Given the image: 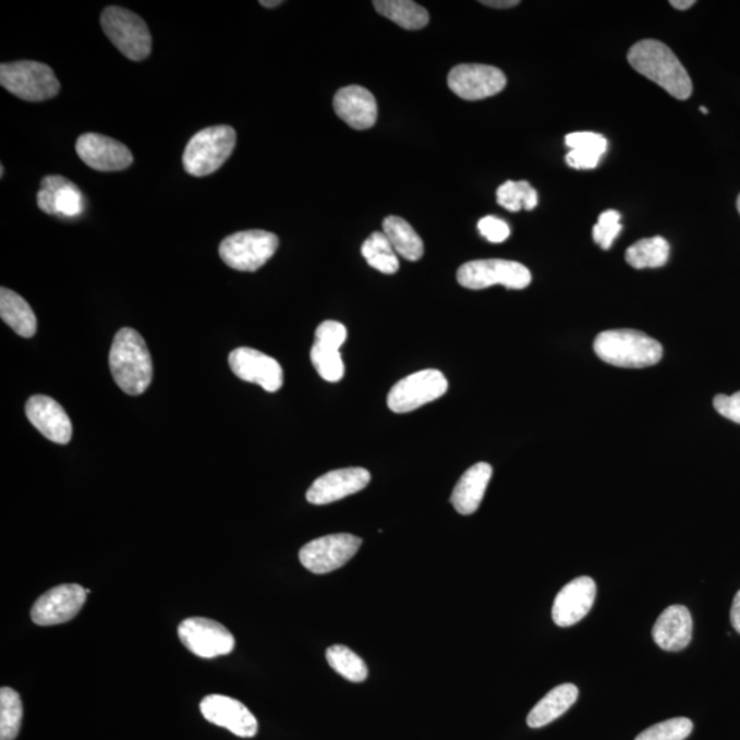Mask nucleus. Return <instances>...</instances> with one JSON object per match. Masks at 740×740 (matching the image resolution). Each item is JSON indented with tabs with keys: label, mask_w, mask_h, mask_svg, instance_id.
<instances>
[{
	"label": "nucleus",
	"mask_w": 740,
	"mask_h": 740,
	"mask_svg": "<svg viewBox=\"0 0 740 740\" xmlns=\"http://www.w3.org/2000/svg\"><path fill=\"white\" fill-rule=\"evenodd\" d=\"M628 62L642 76L652 80L679 100L691 97L692 82L679 58L663 41H638L628 51Z\"/></svg>",
	"instance_id": "1"
},
{
	"label": "nucleus",
	"mask_w": 740,
	"mask_h": 740,
	"mask_svg": "<svg viewBox=\"0 0 740 740\" xmlns=\"http://www.w3.org/2000/svg\"><path fill=\"white\" fill-rule=\"evenodd\" d=\"M116 385L128 396H141L151 385L153 361L145 339L132 328L117 332L109 354Z\"/></svg>",
	"instance_id": "2"
},
{
	"label": "nucleus",
	"mask_w": 740,
	"mask_h": 740,
	"mask_svg": "<svg viewBox=\"0 0 740 740\" xmlns=\"http://www.w3.org/2000/svg\"><path fill=\"white\" fill-rule=\"evenodd\" d=\"M595 354L601 360L619 367H647L663 359V345L646 333L633 329H614L596 337Z\"/></svg>",
	"instance_id": "3"
},
{
	"label": "nucleus",
	"mask_w": 740,
	"mask_h": 740,
	"mask_svg": "<svg viewBox=\"0 0 740 740\" xmlns=\"http://www.w3.org/2000/svg\"><path fill=\"white\" fill-rule=\"evenodd\" d=\"M236 146V132L229 125H216L202 130L191 137L183 154L185 172L204 178L217 172Z\"/></svg>",
	"instance_id": "4"
},
{
	"label": "nucleus",
	"mask_w": 740,
	"mask_h": 740,
	"mask_svg": "<svg viewBox=\"0 0 740 740\" xmlns=\"http://www.w3.org/2000/svg\"><path fill=\"white\" fill-rule=\"evenodd\" d=\"M0 84L10 94L28 102H43L57 97L61 84L46 63L17 61L0 65Z\"/></svg>",
	"instance_id": "5"
},
{
	"label": "nucleus",
	"mask_w": 740,
	"mask_h": 740,
	"mask_svg": "<svg viewBox=\"0 0 740 740\" xmlns=\"http://www.w3.org/2000/svg\"><path fill=\"white\" fill-rule=\"evenodd\" d=\"M100 25L117 50L131 61H143L151 54V34L148 26L131 10L109 7L104 10Z\"/></svg>",
	"instance_id": "6"
},
{
	"label": "nucleus",
	"mask_w": 740,
	"mask_h": 740,
	"mask_svg": "<svg viewBox=\"0 0 740 740\" xmlns=\"http://www.w3.org/2000/svg\"><path fill=\"white\" fill-rule=\"evenodd\" d=\"M457 280L468 290H484L504 286L509 290H524L531 284L532 276L526 266L514 260L477 259L461 266Z\"/></svg>",
	"instance_id": "7"
},
{
	"label": "nucleus",
	"mask_w": 740,
	"mask_h": 740,
	"mask_svg": "<svg viewBox=\"0 0 740 740\" xmlns=\"http://www.w3.org/2000/svg\"><path fill=\"white\" fill-rule=\"evenodd\" d=\"M279 247L275 233L253 229L223 239L218 248L223 264L239 271H255L274 257Z\"/></svg>",
	"instance_id": "8"
},
{
	"label": "nucleus",
	"mask_w": 740,
	"mask_h": 740,
	"mask_svg": "<svg viewBox=\"0 0 740 740\" xmlns=\"http://www.w3.org/2000/svg\"><path fill=\"white\" fill-rule=\"evenodd\" d=\"M447 390H449V381L441 372L420 371L417 374L399 380L391 388L387 404L393 413H409L444 397Z\"/></svg>",
	"instance_id": "9"
},
{
	"label": "nucleus",
	"mask_w": 740,
	"mask_h": 740,
	"mask_svg": "<svg viewBox=\"0 0 740 740\" xmlns=\"http://www.w3.org/2000/svg\"><path fill=\"white\" fill-rule=\"evenodd\" d=\"M361 545V537L351 534L322 536L301 548L300 561L307 571L326 574L345 566Z\"/></svg>",
	"instance_id": "10"
},
{
	"label": "nucleus",
	"mask_w": 740,
	"mask_h": 740,
	"mask_svg": "<svg viewBox=\"0 0 740 740\" xmlns=\"http://www.w3.org/2000/svg\"><path fill=\"white\" fill-rule=\"evenodd\" d=\"M181 643L195 656L216 658L228 656L235 648V638L226 627L205 617H191L179 626Z\"/></svg>",
	"instance_id": "11"
},
{
	"label": "nucleus",
	"mask_w": 740,
	"mask_h": 740,
	"mask_svg": "<svg viewBox=\"0 0 740 740\" xmlns=\"http://www.w3.org/2000/svg\"><path fill=\"white\" fill-rule=\"evenodd\" d=\"M87 595V591L80 584L57 585L32 606L31 619L41 627L63 624L78 615Z\"/></svg>",
	"instance_id": "12"
},
{
	"label": "nucleus",
	"mask_w": 740,
	"mask_h": 740,
	"mask_svg": "<svg viewBox=\"0 0 740 740\" xmlns=\"http://www.w3.org/2000/svg\"><path fill=\"white\" fill-rule=\"evenodd\" d=\"M449 88L465 100L494 97L506 87V76L500 69L482 63H464L452 68L447 77Z\"/></svg>",
	"instance_id": "13"
},
{
	"label": "nucleus",
	"mask_w": 740,
	"mask_h": 740,
	"mask_svg": "<svg viewBox=\"0 0 740 740\" xmlns=\"http://www.w3.org/2000/svg\"><path fill=\"white\" fill-rule=\"evenodd\" d=\"M229 367L239 379L276 392L283 387V367L271 356L250 348H239L229 354Z\"/></svg>",
	"instance_id": "14"
},
{
	"label": "nucleus",
	"mask_w": 740,
	"mask_h": 740,
	"mask_svg": "<svg viewBox=\"0 0 740 740\" xmlns=\"http://www.w3.org/2000/svg\"><path fill=\"white\" fill-rule=\"evenodd\" d=\"M76 153L85 165L98 172H120L130 168L133 162L130 148L116 138L99 133H84L80 136Z\"/></svg>",
	"instance_id": "15"
},
{
	"label": "nucleus",
	"mask_w": 740,
	"mask_h": 740,
	"mask_svg": "<svg viewBox=\"0 0 740 740\" xmlns=\"http://www.w3.org/2000/svg\"><path fill=\"white\" fill-rule=\"evenodd\" d=\"M201 712L207 721L227 728L236 737L253 738L258 732V721L253 713L242 702L229 696H206L201 702Z\"/></svg>",
	"instance_id": "16"
},
{
	"label": "nucleus",
	"mask_w": 740,
	"mask_h": 740,
	"mask_svg": "<svg viewBox=\"0 0 740 740\" xmlns=\"http://www.w3.org/2000/svg\"><path fill=\"white\" fill-rule=\"evenodd\" d=\"M371 483L365 468H343L318 477L307 489L306 499L313 505H328L362 492Z\"/></svg>",
	"instance_id": "17"
},
{
	"label": "nucleus",
	"mask_w": 740,
	"mask_h": 740,
	"mask_svg": "<svg viewBox=\"0 0 740 740\" xmlns=\"http://www.w3.org/2000/svg\"><path fill=\"white\" fill-rule=\"evenodd\" d=\"M26 417L45 438L58 445H68L72 439L73 425L65 409L54 399L34 396L25 407Z\"/></svg>",
	"instance_id": "18"
},
{
	"label": "nucleus",
	"mask_w": 740,
	"mask_h": 740,
	"mask_svg": "<svg viewBox=\"0 0 740 740\" xmlns=\"http://www.w3.org/2000/svg\"><path fill=\"white\" fill-rule=\"evenodd\" d=\"M596 584L593 579L582 577L568 583L554 599L551 616L558 627L578 624L593 608Z\"/></svg>",
	"instance_id": "19"
},
{
	"label": "nucleus",
	"mask_w": 740,
	"mask_h": 740,
	"mask_svg": "<svg viewBox=\"0 0 740 740\" xmlns=\"http://www.w3.org/2000/svg\"><path fill=\"white\" fill-rule=\"evenodd\" d=\"M37 206L47 215L69 218L82 216L85 209L82 191L62 175H47L41 180Z\"/></svg>",
	"instance_id": "20"
},
{
	"label": "nucleus",
	"mask_w": 740,
	"mask_h": 740,
	"mask_svg": "<svg viewBox=\"0 0 740 740\" xmlns=\"http://www.w3.org/2000/svg\"><path fill=\"white\" fill-rule=\"evenodd\" d=\"M333 110L354 130H369L377 121V102L374 94L361 85H349L339 89L333 98Z\"/></svg>",
	"instance_id": "21"
},
{
	"label": "nucleus",
	"mask_w": 740,
	"mask_h": 740,
	"mask_svg": "<svg viewBox=\"0 0 740 740\" xmlns=\"http://www.w3.org/2000/svg\"><path fill=\"white\" fill-rule=\"evenodd\" d=\"M692 638V617L683 605L665 609L653 627V639L665 652H680L689 646Z\"/></svg>",
	"instance_id": "22"
},
{
	"label": "nucleus",
	"mask_w": 740,
	"mask_h": 740,
	"mask_svg": "<svg viewBox=\"0 0 740 740\" xmlns=\"http://www.w3.org/2000/svg\"><path fill=\"white\" fill-rule=\"evenodd\" d=\"M492 477L493 466L487 462H478L462 475L450 498L458 513L470 515L476 512Z\"/></svg>",
	"instance_id": "23"
},
{
	"label": "nucleus",
	"mask_w": 740,
	"mask_h": 740,
	"mask_svg": "<svg viewBox=\"0 0 740 740\" xmlns=\"http://www.w3.org/2000/svg\"><path fill=\"white\" fill-rule=\"evenodd\" d=\"M579 696L578 687L571 683L557 686L546 696L537 702L530 712L526 723L531 728H542L561 717Z\"/></svg>",
	"instance_id": "24"
},
{
	"label": "nucleus",
	"mask_w": 740,
	"mask_h": 740,
	"mask_svg": "<svg viewBox=\"0 0 740 740\" xmlns=\"http://www.w3.org/2000/svg\"><path fill=\"white\" fill-rule=\"evenodd\" d=\"M566 143L571 151L566 157L573 169H595L608 148V141L594 132L569 133Z\"/></svg>",
	"instance_id": "25"
},
{
	"label": "nucleus",
	"mask_w": 740,
	"mask_h": 740,
	"mask_svg": "<svg viewBox=\"0 0 740 740\" xmlns=\"http://www.w3.org/2000/svg\"><path fill=\"white\" fill-rule=\"evenodd\" d=\"M0 317L21 338H32L37 331V319L29 303L4 287L0 290Z\"/></svg>",
	"instance_id": "26"
},
{
	"label": "nucleus",
	"mask_w": 740,
	"mask_h": 740,
	"mask_svg": "<svg viewBox=\"0 0 740 740\" xmlns=\"http://www.w3.org/2000/svg\"><path fill=\"white\" fill-rule=\"evenodd\" d=\"M383 232L390 241L396 253L408 260L422 259L424 242L413 227L402 217L390 216L383 221Z\"/></svg>",
	"instance_id": "27"
},
{
	"label": "nucleus",
	"mask_w": 740,
	"mask_h": 740,
	"mask_svg": "<svg viewBox=\"0 0 740 740\" xmlns=\"http://www.w3.org/2000/svg\"><path fill=\"white\" fill-rule=\"evenodd\" d=\"M376 12L408 31L423 29L429 23L427 9L412 0H375Z\"/></svg>",
	"instance_id": "28"
},
{
	"label": "nucleus",
	"mask_w": 740,
	"mask_h": 740,
	"mask_svg": "<svg viewBox=\"0 0 740 740\" xmlns=\"http://www.w3.org/2000/svg\"><path fill=\"white\" fill-rule=\"evenodd\" d=\"M669 243L662 236L642 239L627 250L626 260L635 269L663 268L669 259Z\"/></svg>",
	"instance_id": "29"
},
{
	"label": "nucleus",
	"mask_w": 740,
	"mask_h": 740,
	"mask_svg": "<svg viewBox=\"0 0 740 740\" xmlns=\"http://www.w3.org/2000/svg\"><path fill=\"white\" fill-rule=\"evenodd\" d=\"M362 257L372 268L381 271L385 275L397 274L399 269V259L396 250L391 246L390 241L385 235V232H374L366 239L361 247Z\"/></svg>",
	"instance_id": "30"
},
{
	"label": "nucleus",
	"mask_w": 740,
	"mask_h": 740,
	"mask_svg": "<svg viewBox=\"0 0 740 740\" xmlns=\"http://www.w3.org/2000/svg\"><path fill=\"white\" fill-rule=\"evenodd\" d=\"M23 701L17 691L3 687L0 690V740H14L23 724Z\"/></svg>",
	"instance_id": "31"
},
{
	"label": "nucleus",
	"mask_w": 740,
	"mask_h": 740,
	"mask_svg": "<svg viewBox=\"0 0 740 740\" xmlns=\"http://www.w3.org/2000/svg\"><path fill=\"white\" fill-rule=\"evenodd\" d=\"M327 662L335 672L353 683H362L369 675L364 659L343 644H333L328 648Z\"/></svg>",
	"instance_id": "32"
},
{
	"label": "nucleus",
	"mask_w": 740,
	"mask_h": 740,
	"mask_svg": "<svg viewBox=\"0 0 740 740\" xmlns=\"http://www.w3.org/2000/svg\"><path fill=\"white\" fill-rule=\"evenodd\" d=\"M497 202L508 211H531L537 206V193L529 181L509 180L497 190Z\"/></svg>",
	"instance_id": "33"
},
{
	"label": "nucleus",
	"mask_w": 740,
	"mask_h": 740,
	"mask_svg": "<svg viewBox=\"0 0 740 740\" xmlns=\"http://www.w3.org/2000/svg\"><path fill=\"white\" fill-rule=\"evenodd\" d=\"M311 360L314 369L324 380L338 383L343 379L344 364L339 350L314 342Z\"/></svg>",
	"instance_id": "34"
},
{
	"label": "nucleus",
	"mask_w": 740,
	"mask_h": 740,
	"mask_svg": "<svg viewBox=\"0 0 740 740\" xmlns=\"http://www.w3.org/2000/svg\"><path fill=\"white\" fill-rule=\"evenodd\" d=\"M692 721L686 717L670 718V720L654 724L646 731L638 735L635 740H684L692 732Z\"/></svg>",
	"instance_id": "35"
},
{
	"label": "nucleus",
	"mask_w": 740,
	"mask_h": 740,
	"mask_svg": "<svg viewBox=\"0 0 740 740\" xmlns=\"http://www.w3.org/2000/svg\"><path fill=\"white\" fill-rule=\"evenodd\" d=\"M621 229L620 213L616 210L604 211L593 228L594 242L604 250H609L617 236L620 235Z\"/></svg>",
	"instance_id": "36"
},
{
	"label": "nucleus",
	"mask_w": 740,
	"mask_h": 740,
	"mask_svg": "<svg viewBox=\"0 0 740 740\" xmlns=\"http://www.w3.org/2000/svg\"><path fill=\"white\" fill-rule=\"evenodd\" d=\"M348 340V329L338 322H324L316 329V343L340 350Z\"/></svg>",
	"instance_id": "37"
},
{
	"label": "nucleus",
	"mask_w": 740,
	"mask_h": 740,
	"mask_svg": "<svg viewBox=\"0 0 740 740\" xmlns=\"http://www.w3.org/2000/svg\"><path fill=\"white\" fill-rule=\"evenodd\" d=\"M477 228L478 232L492 243H504L510 236L508 222L495 216L483 217Z\"/></svg>",
	"instance_id": "38"
},
{
	"label": "nucleus",
	"mask_w": 740,
	"mask_h": 740,
	"mask_svg": "<svg viewBox=\"0 0 740 740\" xmlns=\"http://www.w3.org/2000/svg\"><path fill=\"white\" fill-rule=\"evenodd\" d=\"M713 407L723 417L740 424V391L735 392L733 396H723L720 393V396L713 399Z\"/></svg>",
	"instance_id": "39"
},
{
	"label": "nucleus",
	"mask_w": 740,
	"mask_h": 740,
	"mask_svg": "<svg viewBox=\"0 0 740 740\" xmlns=\"http://www.w3.org/2000/svg\"><path fill=\"white\" fill-rule=\"evenodd\" d=\"M731 622L735 631L740 633V591L735 595L731 608Z\"/></svg>",
	"instance_id": "40"
},
{
	"label": "nucleus",
	"mask_w": 740,
	"mask_h": 740,
	"mask_svg": "<svg viewBox=\"0 0 740 740\" xmlns=\"http://www.w3.org/2000/svg\"><path fill=\"white\" fill-rule=\"evenodd\" d=\"M484 7L494 9H512L519 7V0H492V2H482Z\"/></svg>",
	"instance_id": "41"
},
{
	"label": "nucleus",
	"mask_w": 740,
	"mask_h": 740,
	"mask_svg": "<svg viewBox=\"0 0 740 740\" xmlns=\"http://www.w3.org/2000/svg\"><path fill=\"white\" fill-rule=\"evenodd\" d=\"M669 3L670 7H674L678 10H689L695 4L694 0H670Z\"/></svg>",
	"instance_id": "42"
},
{
	"label": "nucleus",
	"mask_w": 740,
	"mask_h": 740,
	"mask_svg": "<svg viewBox=\"0 0 740 740\" xmlns=\"http://www.w3.org/2000/svg\"><path fill=\"white\" fill-rule=\"evenodd\" d=\"M281 3H283V2H280V0H275V2H266V0H260V2H259L260 7L268 8V9L280 7Z\"/></svg>",
	"instance_id": "43"
},
{
	"label": "nucleus",
	"mask_w": 740,
	"mask_h": 740,
	"mask_svg": "<svg viewBox=\"0 0 740 740\" xmlns=\"http://www.w3.org/2000/svg\"><path fill=\"white\" fill-rule=\"evenodd\" d=\"M737 207H738V211H739V215H740V194L738 196Z\"/></svg>",
	"instance_id": "44"
},
{
	"label": "nucleus",
	"mask_w": 740,
	"mask_h": 740,
	"mask_svg": "<svg viewBox=\"0 0 740 740\" xmlns=\"http://www.w3.org/2000/svg\"><path fill=\"white\" fill-rule=\"evenodd\" d=\"M700 110L702 111V113L707 114V109L704 108V106H701Z\"/></svg>",
	"instance_id": "45"
},
{
	"label": "nucleus",
	"mask_w": 740,
	"mask_h": 740,
	"mask_svg": "<svg viewBox=\"0 0 740 740\" xmlns=\"http://www.w3.org/2000/svg\"><path fill=\"white\" fill-rule=\"evenodd\" d=\"M3 174H4V168L2 167V168H0V175H2V178H3Z\"/></svg>",
	"instance_id": "46"
}]
</instances>
